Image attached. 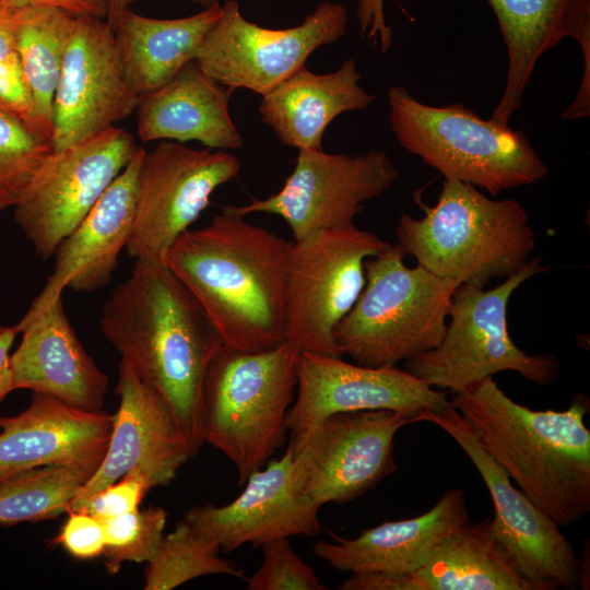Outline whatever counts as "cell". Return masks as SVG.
I'll list each match as a JSON object with an SVG mask.
<instances>
[{
	"instance_id": "1",
	"label": "cell",
	"mask_w": 590,
	"mask_h": 590,
	"mask_svg": "<svg viewBox=\"0 0 590 590\" xmlns=\"http://www.w3.org/2000/svg\"><path fill=\"white\" fill-rule=\"evenodd\" d=\"M99 327L121 361L166 401L196 457L204 444L203 381L224 346L201 304L164 261L139 258L105 302Z\"/></svg>"
},
{
	"instance_id": "2",
	"label": "cell",
	"mask_w": 590,
	"mask_h": 590,
	"mask_svg": "<svg viewBox=\"0 0 590 590\" xmlns=\"http://www.w3.org/2000/svg\"><path fill=\"white\" fill-rule=\"evenodd\" d=\"M290 243L221 210L206 226L179 235L165 263L201 304L224 346L260 352L285 342Z\"/></svg>"
},
{
	"instance_id": "3",
	"label": "cell",
	"mask_w": 590,
	"mask_h": 590,
	"mask_svg": "<svg viewBox=\"0 0 590 590\" xmlns=\"http://www.w3.org/2000/svg\"><path fill=\"white\" fill-rule=\"evenodd\" d=\"M450 405L473 427L519 489L560 528L590 511L589 402L563 411L531 410L511 400L493 377L453 393Z\"/></svg>"
},
{
	"instance_id": "4",
	"label": "cell",
	"mask_w": 590,
	"mask_h": 590,
	"mask_svg": "<svg viewBox=\"0 0 590 590\" xmlns=\"http://www.w3.org/2000/svg\"><path fill=\"white\" fill-rule=\"evenodd\" d=\"M416 202L423 216L401 213L397 245L432 273L485 286L530 261L535 234L519 201L492 199L473 185L445 179L434 205Z\"/></svg>"
},
{
	"instance_id": "5",
	"label": "cell",
	"mask_w": 590,
	"mask_h": 590,
	"mask_svg": "<svg viewBox=\"0 0 590 590\" xmlns=\"http://www.w3.org/2000/svg\"><path fill=\"white\" fill-rule=\"evenodd\" d=\"M387 97L391 130L400 145L445 179L496 197L535 184L550 173L521 130L483 119L460 103L424 104L401 85L390 86Z\"/></svg>"
},
{
	"instance_id": "6",
	"label": "cell",
	"mask_w": 590,
	"mask_h": 590,
	"mask_svg": "<svg viewBox=\"0 0 590 590\" xmlns=\"http://www.w3.org/2000/svg\"><path fill=\"white\" fill-rule=\"evenodd\" d=\"M398 245L364 262L365 285L334 330L355 364L397 366L436 347L447 329L452 294L460 285L421 266H405Z\"/></svg>"
},
{
	"instance_id": "7",
	"label": "cell",
	"mask_w": 590,
	"mask_h": 590,
	"mask_svg": "<svg viewBox=\"0 0 590 590\" xmlns=\"http://www.w3.org/2000/svg\"><path fill=\"white\" fill-rule=\"evenodd\" d=\"M298 355L286 341L260 352L223 346L208 367L202 389L204 442L234 463L240 485L285 440Z\"/></svg>"
},
{
	"instance_id": "8",
	"label": "cell",
	"mask_w": 590,
	"mask_h": 590,
	"mask_svg": "<svg viewBox=\"0 0 590 590\" xmlns=\"http://www.w3.org/2000/svg\"><path fill=\"white\" fill-rule=\"evenodd\" d=\"M545 269L542 259L534 257L492 290L460 284L452 294L442 340L406 361L405 370L452 393L504 370L518 373L536 385L553 384L559 377V362L551 355L524 353L514 343L507 321L514 292Z\"/></svg>"
},
{
	"instance_id": "9",
	"label": "cell",
	"mask_w": 590,
	"mask_h": 590,
	"mask_svg": "<svg viewBox=\"0 0 590 590\" xmlns=\"http://www.w3.org/2000/svg\"><path fill=\"white\" fill-rule=\"evenodd\" d=\"M392 244L354 224L290 243L285 341L299 352L342 357L334 330L365 285L364 262Z\"/></svg>"
},
{
	"instance_id": "10",
	"label": "cell",
	"mask_w": 590,
	"mask_h": 590,
	"mask_svg": "<svg viewBox=\"0 0 590 590\" xmlns=\"http://www.w3.org/2000/svg\"><path fill=\"white\" fill-rule=\"evenodd\" d=\"M347 25L340 2H319L296 26L268 28L245 19L237 0H226L194 60L233 92L246 88L263 96L304 67L316 49L340 40Z\"/></svg>"
},
{
	"instance_id": "11",
	"label": "cell",
	"mask_w": 590,
	"mask_h": 590,
	"mask_svg": "<svg viewBox=\"0 0 590 590\" xmlns=\"http://www.w3.org/2000/svg\"><path fill=\"white\" fill-rule=\"evenodd\" d=\"M421 416L446 432L476 468L494 504L492 533L515 569L535 590L585 586L582 560L560 527L514 486L465 418L451 405L441 411H423Z\"/></svg>"
},
{
	"instance_id": "12",
	"label": "cell",
	"mask_w": 590,
	"mask_h": 590,
	"mask_svg": "<svg viewBox=\"0 0 590 590\" xmlns=\"http://www.w3.org/2000/svg\"><path fill=\"white\" fill-rule=\"evenodd\" d=\"M137 148L130 132L114 126L47 155L13 206L16 224L42 258L54 256L62 239L128 165Z\"/></svg>"
},
{
	"instance_id": "13",
	"label": "cell",
	"mask_w": 590,
	"mask_h": 590,
	"mask_svg": "<svg viewBox=\"0 0 590 590\" xmlns=\"http://www.w3.org/2000/svg\"><path fill=\"white\" fill-rule=\"evenodd\" d=\"M399 177V168L384 151L350 156L299 150L293 172L276 193L221 210L240 216L275 214L287 223L293 240H303L353 225L365 202L381 197Z\"/></svg>"
},
{
	"instance_id": "14",
	"label": "cell",
	"mask_w": 590,
	"mask_h": 590,
	"mask_svg": "<svg viewBox=\"0 0 590 590\" xmlns=\"http://www.w3.org/2000/svg\"><path fill=\"white\" fill-rule=\"evenodd\" d=\"M421 413L362 410L326 417L293 455L298 495L321 507L343 504L375 487L397 471L394 437Z\"/></svg>"
},
{
	"instance_id": "15",
	"label": "cell",
	"mask_w": 590,
	"mask_h": 590,
	"mask_svg": "<svg viewBox=\"0 0 590 590\" xmlns=\"http://www.w3.org/2000/svg\"><path fill=\"white\" fill-rule=\"evenodd\" d=\"M232 153L165 141L144 153L137 181L132 231L126 251L165 262L168 248L209 206L212 193L235 178Z\"/></svg>"
},
{
	"instance_id": "16",
	"label": "cell",
	"mask_w": 590,
	"mask_h": 590,
	"mask_svg": "<svg viewBox=\"0 0 590 590\" xmlns=\"http://www.w3.org/2000/svg\"><path fill=\"white\" fill-rule=\"evenodd\" d=\"M297 397L286 415L288 447L294 455L329 415L362 410L418 414L450 405L447 393L397 366L367 367L299 352Z\"/></svg>"
},
{
	"instance_id": "17",
	"label": "cell",
	"mask_w": 590,
	"mask_h": 590,
	"mask_svg": "<svg viewBox=\"0 0 590 590\" xmlns=\"http://www.w3.org/2000/svg\"><path fill=\"white\" fill-rule=\"evenodd\" d=\"M140 96L130 87L113 28L75 15L52 105V150L87 140L128 118Z\"/></svg>"
},
{
	"instance_id": "18",
	"label": "cell",
	"mask_w": 590,
	"mask_h": 590,
	"mask_svg": "<svg viewBox=\"0 0 590 590\" xmlns=\"http://www.w3.org/2000/svg\"><path fill=\"white\" fill-rule=\"evenodd\" d=\"M116 392L120 403L106 453L66 512L78 510L92 495L133 470L144 475L151 488L166 485L192 458L166 401L122 361Z\"/></svg>"
},
{
	"instance_id": "19",
	"label": "cell",
	"mask_w": 590,
	"mask_h": 590,
	"mask_svg": "<svg viewBox=\"0 0 590 590\" xmlns=\"http://www.w3.org/2000/svg\"><path fill=\"white\" fill-rule=\"evenodd\" d=\"M497 19L508 58L503 95L489 120L509 126L539 59L564 38L575 39L583 57L577 95L562 114L566 120L590 116V0H487Z\"/></svg>"
},
{
	"instance_id": "20",
	"label": "cell",
	"mask_w": 590,
	"mask_h": 590,
	"mask_svg": "<svg viewBox=\"0 0 590 590\" xmlns=\"http://www.w3.org/2000/svg\"><path fill=\"white\" fill-rule=\"evenodd\" d=\"M17 326L22 340L11 355L14 390L30 389L86 412L103 411L108 377L71 327L62 296L35 298Z\"/></svg>"
},
{
	"instance_id": "21",
	"label": "cell",
	"mask_w": 590,
	"mask_h": 590,
	"mask_svg": "<svg viewBox=\"0 0 590 590\" xmlns=\"http://www.w3.org/2000/svg\"><path fill=\"white\" fill-rule=\"evenodd\" d=\"M320 508L294 488L293 453L252 472L241 494L225 506L203 505L189 509L184 520L228 554L244 544L261 546L279 538L316 536Z\"/></svg>"
},
{
	"instance_id": "22",
	"label": "cell",
	"mask_w": 590,
	"mask_h": 590,
	"mask_svg": "<svg viewBox=\"0 0 590 590\" xmlns=\"http://www.w3.org/2000/svg\"><path fill=\"white\" fill-rule=\"evenodd\" d=\"M114 414L86 412L34 393L15 416H0V483L46 465H98L106 453Z\"/></svg>"
},
{
	"instance_id": "23",
	"label": "cell",
	"mask_w": 590,
	"mask_h": 590,
	"mask_svg": "<svg viewBox=\"0 0 590 590\" xmlns=\"http://www.w3.org/2000/svg\"><path fill=\"white\" fill-rule=\"evenodd\" d=\"M145 150L134 155L81 223L59 244L51 275L36 297L50 300L66 287L95 292L105 287L126 249L135 209L138 174Z\"/></svg>"
},
{
	"instance_id": "24",
	"label": "cell",
	"mask_w": 590,
	"mask_h": 590,
	"mask_svg": "<svg viewBox=\"0 0 590 590\" xmlns=\"http://www.w3.org/2000/svg\"><path fill=\"white\" fill-rule=\"evenodd\" d=\"M469 522L445 536L411 573L352 574L341 590H535L512 566L489 527Z\"/></svg>"
},
{
	"instance_id": "25",
	"label": "cell",
	"mask_w": 590,
	"mask_h": 590,
	"mask_svg": "<svg viewBox=\"0 0 590 590\" xmlns=\"http://www.w3.org/2000/svg\"><path fill=\"white\" fill-rule=\"evenodd\" d=\"M468 522L464 491L452 488L420 516L382 522L354 539L331 533L333 541L315 543L312 552L340 571L411 573L425 564L445 536Z\"/></svg>"
},
{
	"instance_id": "26",
	"label": "cell",
	"mask_w": 590,
	"mask_h": 590,
	"mask_svg": "<svg viewBox=\"0 0 590 590\" xmlns=\"http://www.w3.org/2000/svg\"><path fill=\"white\" fill-rule=\"evenodd\" d=\"M232 94L191 60L164 85L140 96L138 138L142 142L197 141L210 150L239 149L243 138L228 107Z\"/></svg>"
},
{
	"instance_id": "27",
	"label": "cell",
	"mask_w": 590,
	"mask_h": 590,
	"mask_svg": "<svg viewBox=\"0 0 590 590\" xmlns=\"http://www.w3.org/2000/svg\"><path fill=\"white\" fill-rule=\"evenodd\" d=\"M361 79L354 58L324 74L304 66L261 96V120L286 146L323 151L324 131L338 116L365 110L377 98L361 85Z\"/></svg>"
},
{
	"instance_id": "28",
	"label": "cell",
	"mask_w": 590,
	"mask_h": 590,
	"mask_svg": "<svg viewBox=\"0 0 590 590\" xmlns=\"http://www.w3.org/2000/svg\"><path fill=\"white\" fill-rule=\"evenodd\" d=\"M221 15V4L177 19L141 15L131 8L117 19L113 31L125 76L139 95L170 80L194 60L211 26Z\"/></svg>"
},
{
	"instance_id": "29",
	"label": "cell",
	"mask_w": 590,
	"mask_h": 590,
	"mask_svg": "<svg viewBox=\"0 0 590 590\" xmlns=\"http://www.w3.org/2000/svg\"><path fill=\"white\" fill-rule=\"evenodd\" d=\"M75 15L52 7L19 8L16 49L34 106L35 135L52 145V105Z\"/></svg>"
},
{
	"instance_id": "30",
	"label": "cell",
	"mask_w": 590,
	"mask_h": 590,
	"mask_svg": "<svg viewBox=\"0 0 590 590\" xmlns=\"http://www.w3.org/2000/svg\"><path fill=\"white\" fill-rule=\"evenodd\" d=\"M98 465H46L0 483V526L59 517Z\"/></svg>"
},
{
	"instance_id": "31",
	"label": "cell",
	"mask_w": 590,
	"mask_h": 590,
	"mask_svg": "<svg viewBox=\"0 0 590 590\" xmlns=\"http://www.w3.org/2000/svg\"><path fill=\"white\" fill-rule=\"evenodd\" d=\"M217 543L197 532L184 519L164 536L145 569V590H170L206 575L245 579L244 570L219 556Z\"/></svg>"
},
{
	"instance_id": "32",
	"label": "cell",
	"mask_w": 590,
	"mask_h": 590,
	"mask_svg": "<svg viewBox=\"0 0 590 590\" xmlns=\"http://www.w3.org/2000/svg\"><path fill=\"white\" fill-rule=\"evenodd\" d=\"M166 520L167 514L162 507L137 509L102 520L107 573L117 574L125 562L148 563L164 538Z\"/></svg>"
},
{
	"instance_id": "33",
	"label": "cell",
	"mask_w": 590,
	"mask_h": 590,
	"mask_svg": "<svg viewBox=\"0 0 590 590\" xmlns=\"http://www.w3.org/2000/svg\"><path fill=\"white\" fill-rule=\"evenodd\" d=\"M52 151L24 125L0 111V211L13 208Z\"/></svg>"
},
{
	"instance_id": "34",
	"label": "cell",
	"mask_w": 590,
	"mask_h": 590,
	"mask_svg": "<svg viewBox=\"0 0 590 590\" xmlns=\"http://www.w3.org/2000/svg\"><path fill=\"white\" fill-rule=\"evenodd\" d=\"M262 564L245 577L249 590H324L315 570L292 548L288 538H279L261 546Z\"/></svg>"
},
{
	"instance_id": "35",
	"label": "cell",
	"mask_w": 590,
	"mask_h": 590,
	"mask_svg": "<svg viewBox=\"0 0 590 590\" xmlns=\"http://www.w3.org/2000/svg\"><path fill=\"white\" fill-rule=\"evenodd\" d=\"M150 489L144 475L133 470L92 495L75 511L91 515L99 520L114 518L137 510Z\"/></svg>"
},
{
	"instance_id": "36",
	"label": "cell",
	"mask_w": 590,
	"mask_h": 590,
	"mask_svg": "<svg viewBox=\"0 0 590 590\" xmlns=\"http://www.w3.org/2000/svg\"><path fill=\"white\" fill-rule=\"evenodd\" d=\"M67 514L69 517L52 543L61 545L80 560L103 555L106 544L103 521L81 511Z\"/></svg>"
},
{
	"instance_id": "37",
	"label": "cell",
	"mask_w": 590,
	"mask_h": 590,
	"mask_svg": "<svg viewBox=\"0 0 590 590\" xmlns=\"http://www.w3.org/2000/svg\"><path fill=\"white\" fill-rule=\"evenodd\" d=\"M0 111L24 125L35 135L33 99L19 57L0 60Z\"/></svg>"
},
{
	"instance_id": "38",
	"label": "cell",
	"mask_w": 590,
	"mask_h": 590,
	"mask_svg": "<svg viewBox=\"0 0 590 590\" xmlns=\"http://www.w3.org/2000/svg\"><path fill=\"white\" fill-rule=\"evenodd\" d=\"M355 16L363 37L386 54L392 46L393 32L385 16V0H357Z\"/></svg>"
},
{
	"instance_id": "39",
	"label": "cell",
	"mask_w": 590,
	"mask_h": 590,
	"mask_svg": "<svg viewBox=\"0 0 590 590\" xmlns=\"http://www.w3.org/2000/svg\"><path fill=\"white\" fill-rule=\"evenodd\" d=\"M13 8L52 7L79 16L106 17V0H0Z\"/></svg>"
},
{
	"instance_id": "40",
	"label": "cell",
	"mask_w": 590,
	"mask_h": 590,
	"mask_svg": "<svg viewBox=\"0 0 590 590\" xmlns=\"http://www.w3.org/2000/svg\"><path fill=\"white\" fill-rule=\"evenodd\" d=\"M19 8H13L0 1V60L17 58L16 30Z\"/></svg>"
},
{
	"instance_id": "41",
	"label": "cell",
	"mask_w": 590,
	"mask_h": 590,
	"mask_svg": "<svg viewBox=\"0 0 590 590\" xmlns=\"http://www.w3.org/2000/svg\"><path fill=\"white\" fill-rule=\"evenodd\" d=\"M19 333L17 323L0 327V402L14 390L10 350Z\"/></svg>"
},
{
	"instance_id": "42",
	"label": "cell",
	"mask_w": 590,
	"mask_h": 590,
	"mask_svg": "<svg viewBox=\"0 0 590 590\" xmlns=\"http://www.w3.org/2000/svg\"><path fill=\"white\" fill-rule=\"evenodd\" d=\"M139 0H106L105 21L113 28L118 16Z\"/></svg>"
},
{
	"instance_id": "43",
	"label": "cell",
	"mask_w": 590,
	"mask_h": 590,
	"mask_svg": "<svg viewBox=\"0 0 590 590\" xmlns=\"http://www.w3.org/2000/svg\"><path fill=\"white\" fill-rule=\"evenodd\" d=\"M192 3L201 5L203 9L220 5V0H188Z\"/></svg>"
}]
</instances>
